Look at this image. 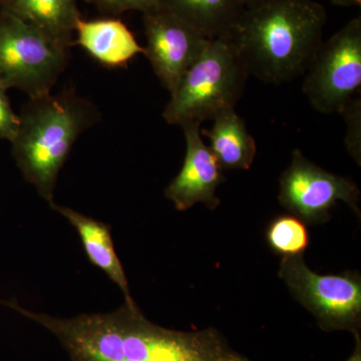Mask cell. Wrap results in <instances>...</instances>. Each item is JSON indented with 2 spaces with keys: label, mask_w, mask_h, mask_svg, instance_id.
Masks as SVG:
<instances>
[{
  "label": "cell",
  "mask_w": 361,
  "mask_h": 361,
  "mask_svg": "<svg viewBox=\"0 0 361 361\" xmlns=\"http://www.w3.org/2000/svg\"><path fill=\"white\" fill-rule=\"evenodd\" d=\"M27 317L49 330L71 361H249L217 330L164 329L147 319L135 302L68 319L32 311Z\"/></svg>",
  "instance_id": "1"
},
{
  "label": "cell",
  "mask_w": 361,
  "mask_h": 361,
  "mask_svg": "<svg viewBox=\"0 0 361 361\" xmlns=\"http://www.w3.org/2000/svg\"><path fill=\"white\" fill-rule=\"evenodd\" d=\"M326 21V9L314 0H267L244 8L227 37L249 75L280 85L308 70Z\"/></svg>",
  "instance_id": "2"
},
{
  "label": "cell",
  "mask_w": 361,
  "mask_h": 361,
  "mask_svg": "<svg viewBox=\"0 0 361 361\" xmlns=\"http://www.w3.org/2000/svg\"><path fill=\"white\" fill-rule=\"evenodd\" d=\"M97 121V106L73 87L30 97L21 109L11 154L25 179L45 201H54L59 172L71 149Z\"/></svg>",
  "instance_id": "3"
},
{
  "label": "cell",
  "mask_w": 361,
  "mask_h": 361,
  "mask_svg": "<svg viewBox=\"0 0 361 361\" xmlns=\"http://www.w3.org/2000/svg\"><path fill=\"white\" fill-rule=\"evenodd\" d=\"M249 73L228 37L211 39L180 78L163 118L170 125L201 123L233 110L243 96Z\"/></svg>",
  "instance_id": "4"
},
{
  "label": "cell",
  "mask_w": 361,
  "mask_h": 361,
  "mask_svg": "<svg viewBox=\"0 0 361 361\" xmlns=\"http://www.w3.org/2000/svg\"><path fill=\"white\" fill-rule=\"evenodd\" d=\"M70 49L35 26L0 11V82L28 97L51 92L68 66Z\"/></svg>",
  "instance_id": "5"
},
{
  "label": "cell",
  "mask_w": 361,
  "mask_h": 361,
  "mask_svg": "<svg viewBox=\"0 0 361 361\" xmlns=\"http://www.w3.org/2000/svg\"><path fill=\"white\" fill-rule=\"evenodd\" d=\"M303 94L316 111L341 113L361 87V18L322 42L306 71Z\"/></svg>",
  "instance_id": "6"
},
{
  "label": "cell",
  "mask_w": 361,
  "mask_h": 361,
  "mask_svg": "<svg viewBox=\"0 0 361 361\" xmlns=\"http://www.w3.org/2000/svg\"><path fill=\"white\" fill-rule=\"evenodd\" d=\"M279 276L324 330H357L361 319V279L356 273L320 275L302 255L283 257Z\"/></svg>",
  "instance_id": "7"
},
{
  "label": "cell",
  "mask_w": 361,
  "mask_h": 361,
  "mask_svg": "<svg viewBox=\"0 0 361 361\" xmlns=\"http://www.w3.org/2000/svg\"><path fill=\"white\" fill-rule=\"evenodd\" d=\"M360 197L355 183L318 167L299 149H294L290 165L280 177V203L303 222H325L338 201L360 215Z\"/></svg>",
  "instance_id": "8"
},
{
  "label": "cell",
  "mask_w": 361,
  "mask_h": 361,
  "mask_svg": "<svg viewBox=\"0 0 361 361\" xmlns=\"http://www.w3.org/2000/svg\"><path fill=\"white\" fill-rule=\"evenodd\" d=\"M142 25L147 40L144 54L161 85L173 94L211 39L163 8L142 13Z\"/></svg>",
  "instance_id": "9"
},
{
  "label": "cell",
  "mask_w": 361,
  "mask_h": 361,
  "mask_svg": "<svg viewBox=\"0 0 361 361\" xmlns=\"http://www.w3.org/2000/svg\"><path fill=\"white\" fill-rule=\"evenodd\" d=\"M200 123L182 126L186 140V155L179 174L166 188L165 196L178 211H186L202 203L214 210L220 204L216 196L224 177L222 168L202 139Z\"/></svg>",
  "instance_id": "10"
},
{
  "label": "cell",
  "mask_w": 361,
  "mask_h": 361,
  "mask_svg": "<svg viewBox=\"0 0 361 361\" xmlns=\"http://www.w3.org/2000/svg\"><path fill=\"white\" fill-rule=\"evenodd\" d=\"M73 45H80L90 58L106 68H125L145 49L134 33L118 18H80L75 25Z\"/></svg>",
  "instance_id": "11"
},
{
  "label": "cell",
  "mask_w": 361,
  "mask_h": 361,
  "mask_svg": "<svg viewBox=\"0 0 361 361\" xmlns=\"http://www.w3.org/2000/svg\"><path fill=\"white\" fill-rule=\"evenodd\" d=\"M49 206L77 230L90 262L106 273V276L118 285L125 295V302L134 303L122 262L116 255L110 226L87 217L68 207L59 205L54 201L49 203Z\"/></svg>",
  "instance_id": "12"
},
{
  "label": "cell",
  "mask_w": 361,
  "mask_h": 361,
  "mask_svg": "<svg viewBox=\"0 0 361 361\" xmlns=\"http://www.w3.org/2000/svg\"><path fill=\"white\" fill-rule=\"evenodd\" d=\"M0 11L35 26L68 49L73 47L75 25L82 18L78 0H0Z\"/></svg>",
  "instance_id": "13"
},
{
  "label": "cell",
  "mask_w": 361,
  "mask_h": 361,
  "mask_svg": "<svg viewBox=\"0 0 361 361\" xmlns=\"http://www.w3.org/2000/svg\"><path fill=\"white\" fill-rule=\"evenodd\" d=\"M222 170H248L255 159L256 142L235 109L216 116L210 129L201 130Z\"/></svg>",
  "instance_id": "14"
},
{
  "label": "cell",
  "mask_w": 361,
  "mask_h": 361,
  "mask_svg": "<svg viewBox=\"0 0 361 361\" xmlns=\"http://www.w3.org/2000/svg\"><path fill=\"white\" fill-rule=\"evenodd\" d=\"M161 8L193 25L209 39L227 37L244 7L238 0H159Z\"/></svg>",
  "instance_id": "15"
},
{
  "label": "cell",
  "mask_w": 361,
  "mask_h": 361,
  "mask_svg": "<svg viewBox=\"0 0 361 361\" xmlns=\"http://www.w3.org/2000/svg\"><path fill=\"white\" fill-rule=\"evenodd\" d=\"M266 239L271 250L282 257L303 255L310 246V233L302 220L293 215L278 216L268 226Z\"/></svg>",
  "instance_id": "16"
},
{
  "label": "cell",
  "mask_w": 361,
  "mask_h": 361,
  "mask_svg": "<svg viewBox=\"0 0 361 361\" xmlns=\"http://www.w3.org/2000/svg\"><path fill=\"white\" fill-rule=\"evenodd\" d=\"M339 115L346 123L345 146L349 155L360 166L361 163V99L353 97Z\"/></svg>",
  "instance_id": "17"
},
{
  "label": "cell",
  "mask_w": 361,
  "mask_h": 361,
  "mask_svg": "<svg viewBox=\"0 0 361 361\" xmlns=\"http://www.w3.org/2000/svg\"><path fill=\"white\" fill-rule=\"evenodd\" d=\"M104 16L118 18L128 11L149 13L161 8L159 0H85Z\"/></svg>",
  "instance_id": "18"
},
{
  "label": "cell",
  "mask_w": 361,
  "mask_h": 361,
  "mask_svg": "<svg viewBox=\"0 0 361 361\" xmlns=\"http://www.w3.org/2000/svg\"><path fill=\"white\" fill-rule=\"evenodd\" d=\"M6 85L0 82V140L11 142L18 128V115L14 113Z\"/></svg>",
  "instance_id": "19"
},
{
  "label": "cell",
  "mask_w": 361,
  "mask_h": 361,
  "mask_svg": "<svg viewBox=\"0 0 361 361\" xmlns=\"http://www.w3.org/2000/svg\"><path fill=\"white\" fill-rule=\"evenodd\" d=\"M334 6L341 7L360 6L361 0H330Z\"/></svg>",
  "instance_id": "20"
},
{
  "label": "cell",
  "mask_w": 361,
  "mask_h": 361,
  "mask_svg": "<svg viewBox=\"0 0 361 361\" xmlns=\"http://www.w3.org/2000/svg\"><path fill=\"white\" fill-rule=\"evenodd\" d=\"M356 337V346L355 351H353V355L348 358V361H361V346H360V338L358 336L357 332H355Z\"/></svg>",
  "instance_id": "21"
},
{
  "label": "cell",
  "mask_w": 361,
  "mask_h": 361,
  "mask_svg": "<svg viewBox=\"0 0 361 361\" xmlns=\"http://www.w3.org/2000/svg\"><path fill=\"white\" fill-rule=\"evenodd\" d=\"M238 1L244 8H250V7L257 6L267 0H238Z\"/></svg>",
  "instance_id": "22"
}]
</instances>
